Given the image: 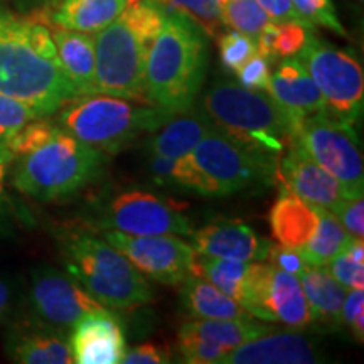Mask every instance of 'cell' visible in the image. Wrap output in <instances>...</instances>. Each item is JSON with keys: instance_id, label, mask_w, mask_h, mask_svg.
<instances>
[{"instance_id": "1", "label": "cell", "mask_w": 364, "mask_h": 364, "mask_svg": "<svg viewBox=\"0 0 364 364\" xmlns=\"http://www.w3.org/2000/svg\"><path fill=\"white\" fill-rule=\"evenodd\" d=\"M0 93L21 100L41 117L78 97L59 63L48 26L0 9Z\"/></svg>"}, {"instance_id": "2", "label": "cell", "mask_w": 364, "mask_h": 364, "mask_svg": "<svg viewBox=\"0 0 364 364\" xmlns=\"http://www.w3.org/2000/svg\"><path fill=\"white\" fill-rule=\"evenodd\" d=\"M162 22L157 2L127 0L120 16L95 34V93L149 103L145 65Z\"/></svg>"}, {"instance_id": "3", "label": "cell", "mask_w": 364, "mask_h": 364, "mask_svg": "<svg viewBox=\"0 0 364 364\" xmlns=\"http://www.w3.org/2000/svg\"><path fill=\"white\" fill-rule=\"evenodd\" d=\"M206 34L176 11L164 12L145 65V95L150 105L171 113L193 108L208 71Z\"/></svg>"}, {"instance_id": "4", "label": "cell", "mask_w": 364, "mask_h": 364, "mask_svg": "<svg viewBox=\"0 0 364 364\" xmlns=\"http://www.w3.org/2000/svg\"><path fill=\"white\" fill-rule=\"evenodd\" d=\"M203 108L218 130L275 162L300 130L270 95L231 81L213 85L204 95Z\"/></svg>"}, {"instance_id": "5", "label": "cell", "mask_w": 364, "mask_h": 364, "mask_svg": "<svg viewBox=\"0 0 364 364\" xmlns=\"http://www.w3.org/2000/svg\"><path fill=\"white\" fill-rule=\"evenodd\" d=\"M59 129L105 154H117L144 134H154L174 113L112 95H80L63 105Z\"/></svg>"}, {"instance_id": "6", "label": "cell", "mask_w": 364, "mask_h": 364, "mask_svg": "<svg viewBox=\"0 0 364 364\" xmlns=\"http://www.w3.org/2000/svg\"><path fill=\"white\" fill-rule=\"evenodd\" d=\"M103 164L105 152L58 127L43 147L19 159L12 172V186L38 201H56L97 179Z\"/></svg>"}, {"instance_id": "7", "label": "cell", "mask_w": 364, "mask_h": 364, "mask_svg": "<svg viewBox=\"0 0 364 364\" xmlns=\"http://www.w3.org/2000/svg\"><path fill=\"white\" fill-rule=\"evenodd\" d=\"M68 275L105 307H140L152 300L144 275L107 241L88 233L66 235L61 241Z\"/></svg>"}, {"instance_id": "8", "label": "cell", "mask_w": 364, "mask_h": 364, "mask_svg": "<svg viewBox=\"0 0 364 364\" xmlns=\"http://www.w3.org/2000/svg\"><path fill=\"white\" fill-rule=\"evenodd\" d=\"M297 59L316 81L327 115L354 127L363 115L364 76L356 58L318 39L314 31Z\"/></svg>"}, {"instance_id": "9", "label": "cell", "mask_w": 364, "mask_h": 364, "mask_svg": "<svg viewBox=\"0 0 364 364\" xmlns=\"http://www.w3.org/2000/svg\"><path fill=\"white\" fill-rule=\"evenodd\" d=\"M193 157L211 182L215 196H228L263 182L277 171V162L213 129L196 145Z\"/></svg>"}, {"instance_id": "10", "label": "cell", "mask_w": 364, "mask_h": 364, "mask_svg": "<svg viewBox=\"0 0 364 364\" xmlns=\"http://www.w3.org/2000/svg\"><path fill=\"white\" fill-rule=\"evenodd\" d=\"M297 140L309 156L331 172L349 194H363V156L358 134L351 125L326 112H318L302 122Z\"/></svg>"}, {"instance_id": "11", "label": "cell", "mask_w": 364, "mask_h": 364, "mask_svg": "<svg viewBox=\"0 0 364 364\" xmlns=\"http://www.w3.org/2000/svg\"><path fill=\"white\" fill-rule=\"evenodd\" d=\"M103 238L117 252L129 258L142 275L161 284L179 285L193 275L196 250L176 236H134L118 230H108Z\"/></svg>"}, {"instance_id": "12", "label": "cell", "mask_w": 364, "mask_h": 364, "mask_svg": "<svg viewBox=\"0 0 364 364\" xmlns=\"http://www.w3.org/2000/svg\"><path fill=\"white\" fill-rule=\"evenodd\" d=\"M29 300L39 321L63 332L71 331L88 314L107 309L71 275L46 265L33 270Z\"/></svg>"}, {"instance_id": "13", "label": "cell", "mask_w": 364, "mask_h": 364, "mask_svg": "<svg viewBox=\"0 0 364 364\" xmlns=\"http://www.w3.org/2000/svg\"><path fill=\"white\" fill-rule=\"evenodd\" d=\"M179 204L159 198L145 191H129L118 194L108 204L105 226L134 236L152 235H193V225L179 211Z\"/></svg>"}, {"instance_id": "14", "label": "cell", "mask_w": 364, "mask_h": 364, "mask_svg": "<svg viewBox=\"0 0 364 364\" xmlns=\"http://www.w3.org/2000/svg\"><path fill=\"white\" fill-rule=\"evenodd\" d=\"M275 174L284 189L299 196L314 208L334 211L344 199L353 198L331 172L309 156L299 140H294L282 154Z\"/></svg>"}, {"instance_id": "15", "label": "cell", "mask_w": 364, "mask_h": 364, "mask_svg": "<svg viewBox=\"0 0 364 364\" xmlns=\"http://www.w3.org/2000/svg\"><path fill=\"white\" fill-rule=\"evenodd\" d=\"M73 363L118 364L125 356V332L108 309L91 312L76 322L68 338Z\"/></svg>"}, {"instance_id": "16", "label": "cell", "mask_w": 364, "mask_h": 364, "mask_svg": "<svg viewBox=\"0 0 364 364\" xmlns=\"http://www.w3.org/2000/svg\"><path fill=\"white\" fill-rule=\"evenodd\" d=\"M321 354L314 341L295 332H267L230 349L220 364H314Z\"/></svg>"}, {"instance_id": "17", "label": "cell", "mask_w": 364, "mask_h": 364, "mask_svg": "<svg viewBox=\"0 0 364 364\" xmlns=\"http://www.w3.org/2000/svg\"><path fill=\"white\" fill-rule=\"evenodd\" d=\"M194 250L218 258L240 262H265L270 241L262 240L241 221H215L191 235Z\"/></svg>"}, {"instance_id": "18", "label": "cell", "mask_w": 364, "mask_h": 364, "mask_svg": "<svg viewBox=\"0 0 364 364\" xmlns=\"http://www.w3.org/2000/svg\"><path fill=\"white\" fill-rule=\"evenodd\" d=\"M267 91L299 127L314 113L326 112L316 81L297 58H287L280 63L270 75Z\"/></svg>"}, {"instance_id": "19", "label": "cell", "mask_w": 364, "mask_h": 364, "mask_svg": "<svg viewBox=\"0 0 364 364\" xmlns=\"http://www.w3.org/2000/svg\"><path fill=\"white\" fill-rule=\"evenodd\" d=\"M7 354L22 364H71V348L63 331L34 321L14 326L7 338Z\"/></svg>"}, {"instance_id": "20", "label": "cell", "mask_w": 364, "mask_h": 364, "mask_svg": "<svg viewBox=\"0 0 364 364\" xmlns=\"http://www.w3.org/2000/svg\"><path fill=\"white\" fill-rule=\"evenodd\" d=\"M125 6L127 0H51L49 9L36 19L63 29L97 34L115 21Z\"/></svg>"}, {"instance_id": "21", "label": "cell", "mask_w": 364, "mask_h": 364, "mask_svg": "<svg viewBox=\"0 0 364 364\" xmlns=\"http://www.w3.org/2000/svg\"><path fill=\"white\" fill-rule=\"evenodd\" d=\"M46 26H48L54 46H56L59 63H61L68 80L75 86L78 97L95 93V65H97L95 34L63 29V27L53 24Z\"/></svg>"}, {"instance_id": "22", "label": "cell", "mask_w": 364, "mask_h": 364, "mask_svg": "<svg viewBox=\"0 0 364 364\" xmlns=\"http://www.w3.org/2000/svg\"><path fill=\"white\" fill-rule=\"evenodd\" d=\"M268 220L277 243L287 248H302L316 230L318 215L317 208L290 191L282 189L280 198L270 209Z\"/></svg>"}, {"instance_id": "23", "label": "cell", "mask_w": 364, "mask_h": 364, "mask_svg": "<svg viewBox=\"0 0 364 364\" xmlns=\"http://www.w3.org/2000/svg\"><path fill=\"white\" fill-rule=\"evenodd\" d=\"M213 129V122L206 113L182 112L174 113L162 127L149 139V150L154 156L179 159L193 152L204 135Z\"/></svg>"}, {"instance_id": "24", "label": "cell", "mask_w": 364, "mask_h": 364, "mask_svg": "<svg viewBox=\"0 0 364 364\" xmlns=\"http://www.w3.org/2000/svg\"><path fill=\"white\" fill-rule=\"evenodd\" d=\"M300 285L306 294L312 321L324 322L327 326H339L341 312L346 299L344 285L331 275L326 267H307L299 275Z\"/></svg>"}, {"instance_id": "25", "label": "cell", "mask_w": 364, "mask_h": 364, "mask_svg": "<svg viewBox=\"0 0 364 364\" xmlns=\"http://www.w3.org/2000/svg\"><path fill=\"white\" fill-rule=\"evenodd\" d=\"M181 304L196 318H252L235 299L198 275L181 282Z\"/></svg>"}, {"instance_id": "26", "label": "cell", "mask_w": 364, "mask_h": 364, "mask_svg": "<svg viewBox=\"0 0 364 364\" xmlns=\"http://www.w3.org/2000/svg\"><path fill=\"white\" fill-rule=\"evenodd\" d=\"M268 309L273 321L300 329L312 322L309 304L297 275L273 267L270 289H268Z\"/></svg>"}, {"instance_id": "27", "label": "cell", "mask_w": 364, "mask_h": 364, "mask_svg": "<svg viewBox=\"0 0 364 364\" xmlns=\"http://www.w3.org/2000/svg\"><path fill=\"white\" fill-rule=\"evenodd\" d=\"M272 329L252 318H198L181 327L179 332L215 344L223 349H233L250 339L267 334Z\"/></svg>"}, {"instance_id": "28", "label": "cell", "mask_w": 364, "mask_h": 364, "mask_svg": "<svg viewBox=\"0 0 364 364\" xmlns=\"http://www.w3.org/2000/svg\"><path fill=\"white\" fill-rule=\"evenodd\" d=\"M317 226L311 240L299 250L311 267H326L336 255L344 252L353 236L329 209L317 208Z\"/></svg>"}, {"instance_id": "29", "label": "cell", "mask_w": 364, "mask_h": 364, "mask_svg": "<svg viewBox=\"0 0 364 364\" xmlns=\"http://www.w3.org/2000/svg\"><path fill=\"white\" fill-rule=\"evenodd\" d=\"M250 272V262L228 260V258H218L211 255L196 252L193 262V275L201 277L208 280L228 297L235 299L240 304L243 295L245 282H247Z\"/></svg>"}, {"instance_id": "30", "label": "cell", "mask_w": 364, "mask_h": 364, "mask_svg": "<svg viewBox=\"0 0 364 364\" xmlns=\"http://www.w3.org/2000/svg\"><path fill=\"white\" fill-rule=\"evenodd\" d=\"M150 171L161 184L188 189L201 196H215L211 182L199 171L191 156L171 159L150 154Z\"/></svg>"}, {"instance_id": "31", "label": "cell", "mask_w": 364, "mask_h": 364, "mask_svg": "<svg viewBox=\"0 0 364 364\" xmlns=\"http://www.w3.org/2000/svg\"><path fill=\"white\" fill-rule=\"evenodd\" d=\"M164 12L176 11L193 21L206 38H218L223 33L221 7L218 0H161L157 2Z\"/></svg>"}, {"instance_id": "32", "label": "cell", "mask_w": 364, "mask_h": 364, "mask_svg": "<svg viewBox=\"0 0 364 364\" xmlns=\"http://www.w3.org/2000/svg\"><path fill=\"white\" fill-rule=\"evenodd\" d=\"M218 2H220L225 26L248 36L253 41L257 39L267 22H270L268 14L263 11L257 0H218Z\"/></svg>"}, {"instance_id": "33", "label": "cell", "mask_w": 364, "mask_h": 364, "mask_svg": "<svg viewBox=\"0 0 364 364\" xmlns=\"http://www.w3.org/2000/svg\"><path fill=\"white\" fill-rule=\"evenodd\" d=\"M56 129L58 127L54 125L53 122H49L46 117L34 118V120L27 122V124L9 140L7 149L11 150L16 157L27 156V154L43 147V145L54 135Z\"/></svg>"}, {"instance_id": "34", "label": "cell", "mask_w": 364, "mask_h": 364, "mask_svg": "<svg viewBox=\"0 0 364 364\" xmlns=\"http://www.w3.org/2000/svg\"><path fill=\"white\" fill-rule=\"evenodd\" d=\"M41 117L33 107L21 100L0 93V144L7 145L9 140L24 127L27 122Z\"/></svg>"}, {"instance_id": "35", "label": "cell", "mask_w": 364, "mask_h": 364, "mask_svg": "<svg viewBox=\"0 0 364 364\" xmlns=\"http://www.w3.org/2000/svg\"><path fill=\"white\" fill-rule=\"evenodd\" d=\"M220 48V58L226 70L236 73L250 58L257 54V44L252 38L238 33V31H228L216 38Z\"/></svg>"}, {"instance_id": "36", "label": "cell", "mask_w": 364, "mask_h": 364, "mask_svg": "<svg viewBox=\"0 0 364 364\" xmlns=\"http://www.w3.org/2000/svg\"><path fill=\"white\" fill-rule=\"evenodd\" d=\"M292 6L309 26H321L332 33L346 36V29L341 24L331 0H292Z\"/></svg>"}, {"instance_id": "37", "label": "cell", "mask_w": 364, "mask_h": 364, "mask_svg": "<svg viewBox=\"0 0 364 364\" xmlns=\"http://www.w3.org/2000/svg\"><path fill=\"white\" fill-rule=\"evenodd\" d=\"M177 344H179V351L184 361L191 364H220L228 353V349L218 348L186 332H179Z\"/></svg>"}, {"instance_id": "38", "label": "cell", "mask_w": 364, "mask_h": 364, "mask_svg": "<svg viewBox=\"0 0 364 364\" xmlns=\"http://www.w3.org/2000/svg\"><path fill=\"white\" fill-rule=\"evenodd\" d=\"M312 31L314 27L295 21L282 22V24H279V36H277L275 46L277 58L287 59L297 56L300 49L306 46Z\"/></svg>"}, {"instance_id": "39", "label": "cell", "mask_w": 364, "mask_h": 364, "mask_svg": "<svg viewBox=\"0 0 364 364\" xmlns=\"http://www.w3.org/2000/svg\"><path fill=\"white\" fill-rule=\"evenodd\" d=\"M326 268L346 289H363L364 287V263L354 262L346 252L336 255Z\"/></svg>"}, {"instance_id": "40", "label": "cell", "mask_w": 364, "mask_h": 364, "mask_svg": "<svg viewBox=\"0 0 364 364\" xmlns=\"http://www.w3.org/2000/svg\"><path fill=\"white\" fill-rule=\"evenodd\" d=\"M341 322L351 329L358 343L364 341V292L363 289H351L346 294Z\"/></svg>"}, {"instance_id": "41", "label": "cell", "mask_w": 364, "mask_h": 364, "mask_svg": "<svg viewBox=\"0 0 364 364\" xmlns=\"http://www.w3.org/2000/svg\"><path fill=\"white\" fill-rule=\"evenodd\" d=\"M336 216L343 223L346 230L351 233L353 238H363L364 236V199L363 194L353 196L344 199L343 203L334 208Z\"/></svg>"}, {"instance_id": "42", "label": "cell", "mask_w": 364, "mask_h": 364, "mask_svg": "<svg viewBox=\"0 0 364 364\" xmlns=\"http://www.w3.org/2000/svg\"><path fill=\"white\" fill-rule=\"evenodd\" d=\"M240 85L247 86L252 90H267L268 81H270V61L260 54H255L245 63L243 66L236 71Z\"/></svg>"}, {"instance_id": "43", "label": "cell", "mask_w": 364, "mask_h": 364, "mask_svg": "<svg viewBox=\"0 0 364 364\" xmlns=\"http://www.w3.org/2000/svg\"><path fill=\"white\" fill-rule=\"evenodd\" d=\"M267 260L270 262L272 267L280 268V270L292 273V275H297V277L306 270L307 267H311L299 248H287V247H282L279 243L270 245Z\"/></svg>"}, {"instance_id": "44", "label": "cell", "mask_w": 364, "mask_h": 364, "mask_svg": "<svg viewBox=\"0 0 364 364\" xmlns=\"http://www.w3.org/2000/svg\"><path fill=\"white\" fill-rule=\"evenodd\" d=\"M14 159H16V156L7 149V145L0 144V235H6L12 225V204L11 199H9L6 184Z\"/></svg>"}, {"instance_id": "45", "label": "cell", "mask_w": 364, "mask_h": 364, "mask_svg": "<svg viewBox=\"0 0 364 364\" xmlns=\"http://www.w3.org/2000/svg\"><path fill=\"white\" fill-rule=\"evenodd\" d=\"M171 361V353L156 344H142L125 351V364H164Z\"/></svg>"}, {"instance_id": "46", "label": "cell", "mask_w": 364, "mask_h": 364, "mask_svg": "<svg viewBox=\"0 0 364 364\" xmlns=\"http://www.w3.org/2000/svg\"><path fill=\"white\" fill-rule=\"evenodd\" d=\"M257 2L260 4L263 11L268 14L270 21L277 22V24H282V22H290V21L307 24V22L302 21V17H300L297 11L294 9L292 0H257Z\"/></svg>"}, {"instance_id": "47", "label": "cell", "mask_w": 364, "mask_h": 364, "mask_svg": "<svg viewBox=\"0 0 364 364\" xmlns=\"http://www.w3.org/2000/svg\"><path fill=\"white\" fill-rule=\"evenodd\" d=\"M277 36H279V24L270 21V22H267L265 27L260 31V34H258L257 39H255V44H257V53L265 59H268L270 63L277 59V53H275Z\"/></svg>"}, {"instance_id": "48", "label": "cell", "mask_w": 364, "mask_h": 364, "mask_svg": "<svg viewBox=\"0 0 364 364\" xmlns=\"http://www.w3.org/2000/svg\"><path fill=\"white\" fill-rule=\"evenodd\" d=\"M12 302V290L7 282L0 280V322L7 317Z\"/></svg>"}, {"instance_id": "49", "label": "cell", "mask_w": 364, "mask_h": 364, "mask_svg": "<svg viewBox=\"0 0 364 364\" xmlns=\"http://www.w3.org/2000/svg\"><path fill=\"white\" fill-rule=\"evenodd\" d=\"M354 2H356L358 6H363V0H354Z\"/></svg>"}, {"instance_id": "50", "label": "cell", "mask_w": 364, "mask_h": 364, "mask_svg": "<svg viewBox=\"0 0 364 364\" xmlns=\"http://www.w3.org/2000/svg\"><path fill=\"white\" fill-rule=\"evenodd\" d=\"M154 2H161V0H154Z\"/></svg>"}]
</instances>
